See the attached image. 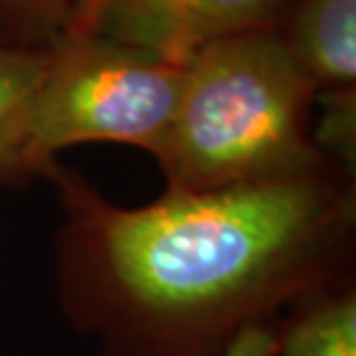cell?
Instances as JSON below:
<instances>
[{
    "mask_svg": "<svg viewBox=\"0 0 356 356\" xmlns=\"http://www.w3.org/2000/svg\"><path fill=\"white\" fill-rule=\"evenodd\" d=\"M277 322V319H275ZM275 322L250 324L234 338L218 356H277V333Z\"/></svg>",
    "mask_w": 356,
    "mask_h": 356,
    "instance_id": "9c48e42d",
    "label": "cell"
},
{
    "mask_svg": "<svg viewBox=\"0 0 356 356\" xmlns=\"http://www.w3.org/2000/svg\"><path fill=\"white\" fill-rule=\"evenodd\" d=\"M315 83L266 28L216 40L183 65L174 120L155 160L167 190H218L324 172L310 139Z\"/></svg>",
    "mask_w": 356,
    "mask_h": 356,
    "instance_id": "7a4b0ae2",
    "label": "cell"
},
{
    "mask_svg": "<svg viewBox=\"0 0 356 356\" xmlns=\"http://www.w3.org/2000/svg\"><path fill=\"white\" fill-rule=\"evenodd\" d=\"M282 0H88L102 40L185 65L206 44L264 28Z\"/></svg>",
    "mask_w": 356,
    "mask_h": 356,
    "instance_id": "277c9868",
    "label": "cell"
},
{
    "mask_svg": "<svg viewBox=\"0 0 356 356\" xmlns=\"http://www.w3.org/2000/svg\"><path fill=\"white\" fill-rule=\"evenodd\" d=\"M183 88V65L102 38H74L49 56L26 113V160L35 174L56 153L111 141L158 155Z\"/></svg>",
    "mask_w": 356,
    "mask_h": 356,
    "instance_id": "3957f363",
    "label": "cell"
},
{
    "mask_svg": "<svg viewBox=\"0 0 356 356\" xmlns=\"http://www.w3.org/2000/svg\"><path fill=\"white\" fill-rule=\"evenodd\" d=\"M3 3L10 5L12 10L31 14V17L49 19V17H56V14H60L65 10L67 0H3Z\"/></svg>",
    "mask_w": 356,
    "mask_h": 356,
    "instance_id": "30bf717a",
    "label": "cell"
},
{
    "mask_svg": "<svg viewBox=\"0 0 356 356\" xmlns=\"http://www.w3.org/2000/svg\"><path fill=\"white\" fill-rule=\"evenodd\" d=\"M277 356H356V282L343 273L294 298L275 322Z\"/></svg>",
    "mask_w": 356,
    "mask_h": 356,
    "instance_id": "5b68a950",
    "label": "cell"
},
{
    "mask_svg": "<svg viewBox=\"0 0 356 356\" xmlns=\"http://www.w3.org/2000/svg\"><path fill=\"white\" fill-rule=\"evenodd\" d=\"M291 56L317 86L352 88L356 76V0H305Z\"/></svg>",
    "mask_w": 356,
    "mask_h": 356,
    "instance_id": "8992f818",
    "label": "cell"
},
{
    "mask_svg": "<svg viewBox=\"0 0 356 356\" xmlns=\"http://www.w3.org/2000/svg\"><path fill=\"white\" fill-rule=\"evenodd\" d=\"M56 289L104 356H218L350 273L354 197L324 172L118 206L58 178Z\"/></svg>",
    "mask_w": 356,
    "mask_h": 356,
    "instance_id": "6da1fadb",
    "label": "cell"
},
{
    "mask_svg": "<svg viewBox=\"0 0 356 356\" xmlns=\"http://www.w3.org/2000/svg\"><path fill=\"white\" fill-rule=\"evenodd\" d=\"M354 90H333L326 99V111L317 132L319 144L350 167L354 165Z\"/></svg>",
    "mask_w": 356,
    "mask_h": 356,
    "instance_id": "ba28073f",
    "label": "cell"
},
{
    "mask_svg": "<svg viewBox=\"0 0 356 356\" xmlns=\"http://www.w3.org/2000/svg\"><path fill=\"white\" fill-rule=\"evenodd\" d=\"M49 56L0 47V183H19L33 172L26 160V113L44 76Z\"/></svg>",
    "mask_w": 356,
    "mask_h": 356,
    "instance_id": "52a82bcc",
    "label": "cell"
}]
</instances>
